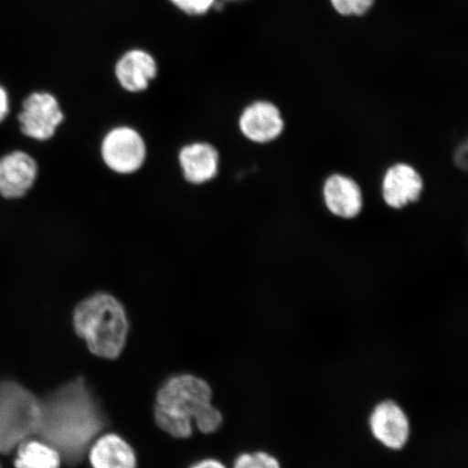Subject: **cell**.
<instances>
[{
	"label": "cell",
	"mask_w": 468,
	"mask_h": 468,
	"mask_svg": "<svg viewBox=\"0 0 468 468\" xmlns=\"http://www.w3.org/2000/svg\"><path fill=\"white\" fill-rule=\"evenodd\" d=\"M42 403L38 434L68 464H78L105 426L101 407L85 380L76 378Z\"/></svg>",
	"instance_id": "6da1fadb"
},
{
	"label": "cell",
	"mask_w": 468,
	"mask_h": 468,
	"mask_svg": "<svg viewBox=\"0 0 468 468\" xmlns=\"http://www.w3.org/2000/svg\"><path fill=\"white\" fill-rule=\"evenodd\" d=\"M155 420L167 434L186 438L193 420L204 434H212L221 426L222 415L213 406L208 384L186 374L169 378L157 393Z\"/></svg>",
	"instance_id": "7a4b0ae2"
},
{
	"label": "cell",
	"mask_w": 468,
	"mask_h": 468,
	"mask_svg": "<svg viewBox=\"0 0 468 468\" xmlns=\"http://www.w3.org/2000/svg\"><path fill=\"white\" fill-rule=\"evenodd\" d=\"M74 329L91 353L104 359H115L125 347L128 319L124 307L108 292L86 298L74 312Z\"/></svg>",
	"instance_id": "3957f363"
},
{
	"label": "cell",
	"mask_w": 468,
	"mask_h": 468,
	"mask_svg": "<svg viewBox=\"0 0 468 468\" xmlns=\"http://www.w3.org/2000/svg\"><path fill=\"white\" fill-rule=\"evenodd\" d=\"M42 403L14 380L0 382V454H9L38 434Z\"/></svg>",
	"instance_id": "277c9868"
},
{
	"label": "cell",
	"mask_w": 468,
	"mask_h": 468,
	"mask_svg": "<svg viewBox=\"0 0 468 468\" xmlns=\"http://www.w3.org/2000/svg\"><path fill=\"white\" fill-rule=\"evenodd\" d=\"M101 156L111 171L130 175L143 167L146 159V145L142 134L133 128L115 127L102 140Z\"/></svg>",
	"instance_id": "5b68a950"
},
{
	"label": "cell",
	"mask_w": 468,
	"mask_h": 468,
	"mask_svg": "<svg viewBox=\"0 0 468 468\" xmlns=\"http://www.w3.org/2000/svg\"><path fill=\"white\" fill-rule=\"evenodd\" d=\"M63 121L60 103L50 92H33L22 103L20 130L28 138L46 142L55 136Z\"/></svg>",
	"instance_id": "8992f818"
},
{
	"label": "cell",
	"mask_w": 468,
	"mask_h": 468,
	"mask_svg": "<svg viewBox=\"0 0 468 468\" xmlns=\"http://www.w3.org/2000/svg\"><path fill=\"white\" fill-rule=\"evenodd\" d=\"M38 166L32 155L16 150L0 159V196L8 200L21 198L33 188Z\"/></svg>",
	"instance_id": "52a82bcc"
},
{
	"label": "cell",
	"mask_w": 468,
	"mask_h": 468,
	"mask_svg": "<svg viewBox=\"0 0 468 468\" xmlns=\"http://www.w3.org/2000/svg\"><path fill=\"white\" fill-rule=\"evenodd\" d=\"M368 426L374 438L384 447L401 450L410 436V422L403 409L391 400H385L374 408Z\"/></svg>",
	"instance_id": "ba28073f"
},
{
	"label": "cell",
	"mask_w": 468,
	"mask_h": 468,
	"mask_svg": "<svg viewBox=\"0 0 468 468\" xmlns=\"http://www.w3.org/2000/svg\"><path fill=\"white\" fill-rule=\"evenodd\" d=\"M159 73L156 58L148 50L133 48L122 54L114 67L117 83L122 90L138 93L148 90Z\"/></svg>",
	"instance_id": "9c48e42d"
},
{
	"label": "cell",
	"mask_w": 468,
	"mask_h": 468,
	"mask_svg": "<svg viewBox=\"0 0 468 468\" xmlns=\"http://www.w3.org/2000/svg\"><path fill=\"white\" fill-rule=\"evenodd\" d=\"M239 131L255 144H268L280 137L284 121L280 110L271 102L257 101L243 110L239 120Z\"/></svg>",
	"instance_id": "30bf717a"
},
{
	"label": "cell",
	"mask_w": 468,
	"mask_h": 468,
	"mask_svg": "<svg viewBox=\"0 0 468 468\" xmlns=\"http://www.w3.org/2000/svg\"><path fill=\"white\" fill-rule=\"evenodd\" d=\"M424 188L420 173L408 164H395L383 178V198L389 207L400 209L417 202Z\"/></svg>",
	"instance_id": "8fae6325"
},
{
	"label": "cell",
	"mask_w": 468,
	"mask_h": 468,
	"mask_svg": "<svg viewBox=\"0 0 468 468\" xmlns=\"http://www.w3.org/2000/svg\"><path fill=\"white\" fill-rule=\"evenodd\" d=\"M324 197L327 209L337 218H355L364 207V197L359 185L347 176H330L324 186Z\"/></svg>",
	"instance_id": "7c38bea8"
},
{
	"label": "cell",
	"mask_w": 468,
	"mask_h": 468,
	"mask_svg": "<svg viewBox=\"0 0 468 468\" xmlns=\"http://www.w3.org/2000/svg\"><path fill=\"white\" fill-rule=\"evenodd\" d=\"M178 160L184 177L192 185H203L218 174L219 154L207 143H193L180 150Z\"/></svg>",
	"instance_id": "4fadbf2b"
},
{
	"label": "cell",
	"mask_w": 468,
	"mask_h": 468,
	"mask_svg": "<svg viewBox=\"0 0 468 468\" xmlns=\"http://www.w3.org/2000/svg\"><path fill=\"white\" fill-rule=\"evenodd\" d=\"M92 468H136L133 448L115 434L104 435L93 441L90 450Z\"/></svg>",
	"instance_id": "5bb4252c"
},
{
	"label": "cell",
	"mask_w": 468,
	"mask_h": 468,
	"mask_svg": "<svg viewBox=\"0 0 468 468\" xmlns=\"http://www.w3.org/2000/svg\"><path fill=\"white\" fill-rule=\"evenodd\" d=\"M61 455L49 443L29 438L16 448L15 468H60Z\"/></svg>",
	"instance_id": "9a60e30c"
},
{
	"label": "cell",
	"mask_w": 468,
	"mask_h": 468,
	"mask_svg": "<svg viewBox=\"0 0 468 468\" xmlns=\"http://www.w3.org/2000/svg\"><path fill=\"white\" fill-rule=\"evenodd\" d=\"M233 468H281V465L273 455L260 452L239 455Z\"/></svg>",
	"instance_id": "2e32d148"
},
{
	"label": "cell",
	"mask_w": 468,
	"mask_h": 468,
	"mask_svg": "<svg viewBox=\"0 0 468 468\" xmlns=\"http://www.w3.org/2000/svg\"><path fill=\"white\" fill-rule=\"evenodd\" d=\"M176 9L190 16H205L212 10L218 0H168Z\"/></svg>",
	"instance_id": "e0dca14e"
},
{
	"label": "cell",
	"mask_w": 468,
	"mask_h": 468,
	"mask_svg": "<svg viewBox=\"0 0 468 468\" xmlns=\"http://www.w3.org/2000/svg\"><path fill=\"white\" fill-rule=\"evenodd\" d=\"M331 4L339 15L364 16L373 7L374 0H331Z\"/></svg>",
	"instance_id": "ac0fdd59"
},
{
	"label": "cell",
	"mask_w": 468,
	"mask_h": 468,
	"mask_svg": "<svg viewBox=\"0 0 468 468\" xmlns=\"http://www.w3.org/2000/svg\"><path fill=\"white\" fill-rule=\"evenodd\" d=\"M10 113V97L7 90L0 84V122L7 119Z\"/></svg>",
	"instance_id": "d6986e66"
},
{
	"label": "cell",
	"mask_w": 468,
	"mask_h": 468,
	"mask_svg": "<svg viewBox=\"0 0 468 468\" xmlns=\"http://www.w3.org/2000/svg\"><path fill=\"white\" fill-rule=\"evenodd\" d=\"M190 468H226V466L218 460H204L197 462V464Z\"/></svg>",
	"instance_id": "ffe728a7"
},
{
	"label": "cell",
	"mask_w": 468,
	"mask_h": 468,
	"mask_svg": "<svg viewBox=\"0 0 468 468\" xmlns=\"http://www.w3.org/2000/svg\"><path fill=\"white\" fill-rule=\"evenodd\" d=\"M466 154H467V148H466V144H464L463 146H461V148L459 149L458 152H456V154H455L456 165H458L462 168L466 167V163H467Z\"/></svg>",
	"instance_id": "44dd1931"
},
{
	"label": "cell",
	"mask_w": 468,
	"mask_h": 468,
	"mask_svg": "<svg viewBox=\"0 0 468 468\" xmlns=\"http://www.w3.org/2000/svg\"><path fill=\"white\" fill-rule=\"evenodd\" d=\"M0 468H2V466H0Z\"/></svg>",
	"instance_id": "7402d4cb"
}]
</instances>
